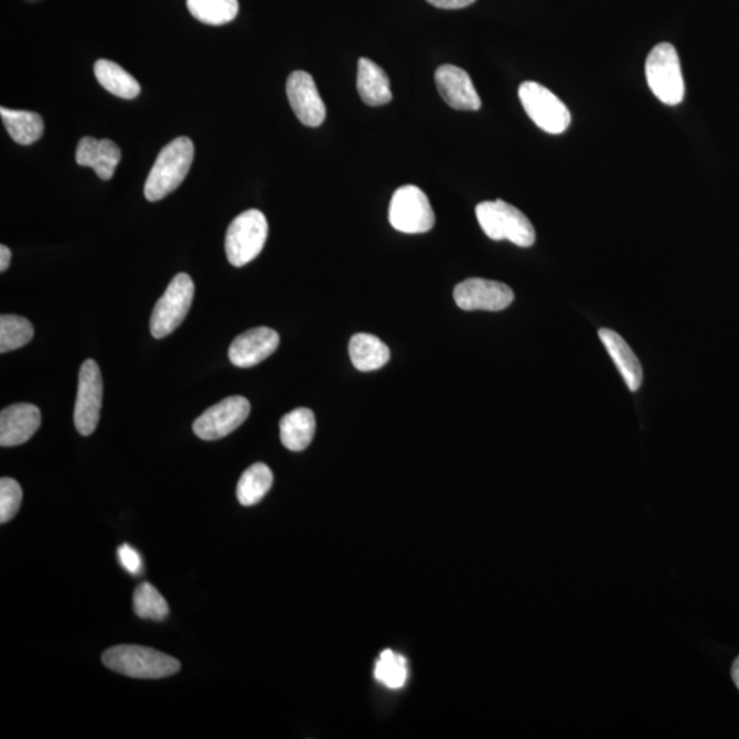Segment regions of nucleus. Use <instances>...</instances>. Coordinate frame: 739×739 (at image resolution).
<instances>
[{"instance_id": "obj_8", "label": "nucleus", "mask_w": 739, "mask_h": 739, "mask_svg": "<svg viewBox=\"0 0 739 739\" xmlns=\"http://www.w3.org/2000/svg\"><path fill=\"white\" fill-rule=\"evenodd\" d=\"M389 222L396 231L407 235H419L433 229L436 215L429 197L420 188H399L389 204Z\"/></svg>"}, {"instance_id": "obj_28", "label": "nucleus", "mask_w": 739, "mask_h": 739, "mask_svg": "<svg viewBox=\"0 0 739 739\" xmlns=\"http://www.w3.org/2000/svg\"><path fill=\"white\" fill-rule=\"evenodd\" d=\"M22 503V489L13 479L0 480V522L6 523L19 513Z\"/></svg>"}, {"instance_id": "obj_19", "label": "nucleus", "mask_w": 739, "mask_h": 739, "mask_svg": "<svg viewBox=\"0 0 739 739\" xmlns=\"http://www.w3.org/2000/svg\"><path fill=\"white\" fill-rule=\"evenodd\" d=\"M315 415L309 408H298L288 413L280 422V437L289 451L301 452L310 446L315 435Z\"/></svg>"}, {"instance_id": "obj_20", "label": "nucleus", "mask_w": 739, "mask_h": 739, "mask_svg": "<svg viewBox=\"0 0 739 739\" xmlns=\"http://www.w3.org/2000/svg\"><path fill=\"white\" fill-rule=\"evenodd\" d=\"M352 365L360 372H375L390 360L388 345L373 334H355L350 341Z\"/></svg>"}, {"instance_id": "obj_5", "label": "nucleus", "mask_w": 739, "mask_h": 739, "mask_svg": "<svg viewBox=\"0 0 739 739\" xmlns=\"http://www.w3.org/2000/svg\"><path fill=\"white\" fill-rule=\"evenodd\" d=\"M269 224L259 210H248L233 219L227 227L225 251L227 260L235 267H243L253 261L264 249Z\"/></svg>"}, {"instance_id": "obj_27", "label": "nucleus", "mask_w": 739, "mask_h": 739, "mask_svg": "<svg viewBox=\"0 0 739 739\" xmlns=\"http://www.w3.org/2000/svg\"><path fill=\"white\" fill-rule=\"evenodd\" d=\"M375 679L390 689H400L407 681L406 658L396 655L394 651L386 650L381 653L377 664H375Z\"/></svg>"}, {"instance_id": "obj_11", "label": "nucleus", "mask_w": 739, "mask_h": 739, "mask_svg": "<svg viewBox=\"0 0 739 739\" xmlns=\"http://www.w3.org/2000/svg\"><path fill=\"white\" fill-rule=\"evenodd\" d=\"M453 299L464 311H503L513 303V289L503 282L469 278L453 291Z\"/></svg>"}, {"instance_id": "obj_9", "label": "nucleus", "mask_w": 739, "mask_h": 739, "mask_svg": "<svg viewBox=\"0 0 739 739\" xmlns=\"http://www.w3.org/2000/svg\"><path fill=\"white\" fill-rule=\"evenodd\" d=\"M101 401H104V379L100 368L94 360L83 363L78 374L74 425L82 436H90L98 428Z\"/></svg>"}, {"instance_id": "obj_18", "label": "nucleus", "mask_w": 739, "mask_h": 739, "mask_svg": "<svg viewBox=\"0 0 739 739\" xmlns=\"http://www.w3.org/2000/svg\"><path fill=\"white\" fill-rule=\"evenodd\" d=\"M356 87L362 100L368 106H384L392 100L389 77L372 60H360Z\"/></svg>"}, {"instance_id": "obj_13", "label": "nucleus", "mask_w": 739, "mask_h": 739, "mask_svg": "<svg viewBox=\"0 0 739 739\" xmlns=\"http://www.w3.org/2000/svg\"><path fill=\"white\" fill-rule=\"evenodd\" d=\"M437 89L454 110L476 111L482 101L469 73L454 65H442L435 74Z\"/></svg>"}, {"instance_id": "obj_30", "label": "nucleus", "mask_w": 739, "mask_h": 739, "mask_svg": "<svg viewBox=\"0 0 739 739\" xmlns=\"http://www.w3.org/2000/svg\"><path fill=\"white\" fill-rule=\"evenodd\" d=\"M475 2L476 0H428V3L435 6V8L443 10L464 9Z\"/></svg>"}, {"instance_id": "obj_15", "label": "nucleus", "mask_w": 739, "mask_h": 739, "mask_svg": "<svg viewBox=\"0 0 739 739\" xmlns=\"http://www.w3.org/2000/svg\"><path fill=\"white\" fill-rule=\"evenodd\" d=\"M42 424V414L30 403H17L0 414V446L17 447L30 441Z\"/></svg>"}, {"instance_id": "obj_2", "label": "nucleus", "mask_w": 739, "mask_h": 739, "mask_svg": "<svg viewBox=\"0 0 739 739\" xmlns=\"http://www.w3.org/2000/svg\"><path fill=\"white\" fill-rule=\"evenodd\" d=\"M195 156L192 140L181 136L163 148L146 181L147 201L158 202L183 184Z\"/></svg>"}, {"instance_id": "obj_25", "label": "nucleus", "mask_w": 739, "mask_h": 739, "mask_svg": "<svg viewBox=\"0 0 739 739\" xmlns=\"http://www.w3.org/2000/svg\"><path fill=\"white\" fill-rule=\"evenodd\" d=\"M33 334H35V329L26 318L11 314L0 317V352L2 354L31 343Z\"/></svg>"}, {"instance_id": "obj_3", "label": "nucleus", "mask_w": 739, "mask_h": 739, "mask_svg": "<svg viewBox=\"0 0 739 739\" xmlns=\"http://www.w3.org/2000/svg\"><path fill=\"white\" fill-rule=\"evenodd\" d=\"M483 233L492 240H508L517 247H532L536 243V231L525 214L507 202H482L475 208Z\"/></svg>"}, {"instance_id": "obj_17", "label": "nucleus", "mask_w": 739, "mask_h": 739, "mask_svg": "<svg viewBox=\"0 0 739 739\" xmlns=\"http://www.w3.org/2000/svg\"><path fill=\"white\" fill-rule=\"evenodd\" d=\"M599 335L601 343L604 344L608 354H610L613 363H615L628 388L631 392L639 390L644 374H642L641 363L633 350L630 349L621 335L611 331V329H600Z\"/></svg>"}, {"instance_id": "obj_7", "label": "nucleus", "mask_w": 739, "mask_h": 739, "mask_svg": "<svg viewBox=\"0 0 739 739\" xmlns=\"http://www.w3.org/2000/svg\"><path fill=\"white\" fill-rule=\"evenodd\" d=\"M523 109L539 129L549 135L565 133L571 124L567 106L544 85L526 82L520 87Z\"/></svg>"}, {"instance_id": "obj_21", "label": "nucleus", "mask_w": 739, "mask_h": 739, "mask_svg": "<svg viewBox=\"0 0 739 739\" xmlns=\"http://www.w3.org/2000/svg\"><path fill=\"white\" fill-rule=\"evenodd\" d=\"M6 129L15 143L30 146L36 143L44 133L43 118L36 113L0 109Z\"/></svg>"}, {"instance_id": "obj_6", "label": "nucleus", "mask_w": 739, "mask_h": 739, "mask_svg": "<svg viewBox=\"0 0 739 739\" xmlns=\"http://www.w3.org/2000/svg\"><path fill=\"white\" fill-rule=\"evenodd\" d=\"M193 296L195 283L185 272H180L170 281L167 292L152 311L150 329L153 338L164 339L184 322L191 310Z\"/></svg>"}, {"instance_id": "obj_26", "label": "nucleus", "mask_w": 739, "mask_h": 739, "mask_svg": "<svg viewBox=\"0 0 739 739\" xmlns=\"http://www.w3.org/2000/svg\"><path fill=\"white\" fill-rule=\"evenodd\" d=\"M133 608L136 615L150 621H163L169 615V604L164 597L151 583H141L135 590Z\"/></svg>"}, {"instance_id": "obj_22", "label": "nucleus", "mask_w": 739, "mask_h": 739, "mask_svg": "<svg viewBox=\"0 0 739 739\" xmlns=\"http://www.w3.org/2000/svg\"><path fill=\"white\" fill-rule=\"evenodd\" d=\"M95 76L101 87L122 99H135L140 94L138 79L111 61L99 60L95 64Z\"/></svg>"}, {"instance_id": "obj_31", "label": "nucleus", "mask_w": 739, "mask_h": 739, "mask_svg": "<svg viewBox=\"0 0 739 739\" xmlns=\"http://www.w3.org/2000/svg\"><path fill=\"white\" fill-rule=\"evenodd\" d=\"M11 261V251L8 247H0V271H6L9 269Z\"/></svg>"}, {"instance_id": "obj_14", "label": "nucleus", "mask_w": 739, "mask_h": 739, "mask_svg": "<svg viewBox=\"0 0 739 739\" xmlns=\"http://www.w3.org/2000/svg\"><path fill=\"white\" fill-rule=\"evenodd\" d=\"M280 345V335L270 328H255L237 335L229 349V360L236 367L249 368L259 365Z\"/></svg>"}, {"instance_id": "obj_1", "label": "nucleus", "mask_w": 739, "mask_h": 739, "mask_svg": "<svg viewBox=\"0 0 739 739\" xmlns=\"http://www.w3.org/2000/svg\"><path fill=\"white\" fill-rule=\"evenodd\" d=\"M101 662L114 673L138 679L167 678L181 670L178 658L140 645L113 646L104 653Z\"/></svg>"}, {"instance_id": "obj_12", "label": "nucleus", "mask_w": 739, "mask_h": 739, "mask_svg": "<svg viewBox=\"0 0 739 739\" xmlns=\"http://www.w3.org/2000/svg\"><path fill=\"white\" fill-rule=\"evenodd\" d=\"M287 95L296 117L306 127L317 128L325 121L326 106L311 74L293 72L288 78Z\"/></svg>"}, {"instance_id": "obj_24", "label": "nucleus", "mask_w": 739, "mask_h": 739, "mask_svg": "<svg viewBox=\"0 0 739 739\" xmlns=\"http://www.w3.org/2000/svg\"><path fill=\"white\" fill-rule=\"evenodd\" d=\"M188 10L207 25H225L236 19L238 0H186Z\"/></svg>"}, {"instance_id": "obj_32", "label": "nucleus", "mask_w": 739, "mask_h": 739, "mask_svg": "<svg viewBox=\"0 0 739 739\" xmlns=\"http://www.w3.org/2000/svg\"><path fill=\"white\" fill-rule=\"evenodd\" d=\"M731 676L732 681H735V684L739 689V657H737V661L735 662V664H732Z\"/></svg>"}, {"instance_id": "obj_29", "label": "nucleus", "mask_w": 739, "mask_h": 739, "mask_svg": "<svg viewBox=\"0 0 739 739\" xmlns=\"http://www.w3.org/2000/svg\"><path fill=\"white\" fill-rule=\"evenodd\" d=\"M118 560L125 570L132 574V576H139L141 568H143V560H141L140 554L128 544H124L118 548Z\"/></svg>"}, {"instance_id": "obj_16", "label": "nucleus", "mask_w": 739, "mask_h": 739, "mask_svg": "<svg viewBox=\"0 0 739 739\" xmlns=\"http://www.w3.org/2000/svg\"><path fill=\"white\" fill-rule=\"evenodd\" d=\"M121 150L111 140L83 138L76 151V162L79 167L93 168L100 180H110L116 173Z\"/></svg>"}, {"instance_id": "obj_10", "label": "nucleus", "mask_w": 739, "mask_h": 739, "mask_svg": "<svg viewBox=\"0 0 739 739\" xmlns=\"http://www.w3.org/2000/svg\"><path fill=\"white\" fill-rule=\"evenodd\" d=\"M251 405L243 396H231L210 407L193 424L199 439L215 441L224 439L246 422Z\"/></svg>"}, {"instance_id": "obj_23", "label": "nucleus", "mask_w": 739, "mask_h": 739, "mask_svg": "<svg viewBox=\"0 0 739 739\" xmlns=\"http://www.w3.org/2000/svg\"><path fill=\"white\" fill-rule=\"evenodd\" d=\"M271 470L264 463H257L244 471L237 485V499L244 507L258 504L272 486Z\"/></svg>"}, {"instance_id": "obj_4", "label": "nucleus", "mask_w": 739, "mask_h": 739, "mask_svg": "<svg viewBox=\"0 0 739 739\" xmlns=\"http://www.w3.org/2000/svg\"><path fill=\"white\" fill-rule=\"evenodd\" d=\"M647 85L664 105L676 106L685 98L679 55L673 44L661 43L653 47L645 64Z\"/></svg>"}]
</instances>
